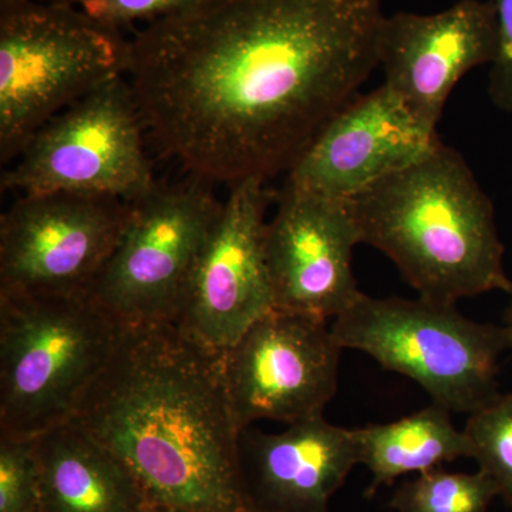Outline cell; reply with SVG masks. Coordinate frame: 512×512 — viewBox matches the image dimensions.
I'll list each match as a JSON object with an SVG mask.
<instances>
[{
  "label": "cell",
  "mask_w": 512,
  "mask_h": 512,
  "mask_svg": "<svg viewBox=\"0 0 512 512\" xmlns=\"http://www.w3.org/2000/svg\"><path fill=\"white\" fill-rule=\"evenodd\" d=\"M382 0H204L128 40L144 127L188 175L288 173L369 79Z\"/></svg>",
  "instance_id": "6da1fadb"
},
{
  "label": "cell",
  "mask_w": 512,
  "mask_h": 512,
  "mask_svg": "<svg viewBox=\"0 0 512 512\" xmlns=\"http://www.w3.org/2000/svg\"><path fill=\"white\" fill-rule=\"evenodd\" d=\"M72 421L133 471L153 504L255 512L222 352L177 326L124 330Z\"/></svg>",
  "instance_id": "7a4b0ae2"
},
{
  "label": "cell",
  "mask_w": 512,
  "mask_h": 512,
  "mask_svg": "<svg viewBox=\"0 0 512 512\" xmlns=\"http://www.w3.org/2000/svg\"><path fill=\"white\" fill-rule=\"evenodd\" d=\"M362 244L421 298L451 303L510 292L494 205L454 148L436 150L350 200Z\"/></svg>",
  "instance_id": "3957f363"
},
{
  "label": "cell",
  "mask_w": 512,
  "mask_h": 512,
  "mask_svg": "<svg viewBox=\"0 0 512 512\" xmlns=\"http://www.w3.org/2000/svg\"><path fill=\"white\" fill-rule=\"evenodd\" d=\"M123 335L89 296L0 293V437L72 421Z\"/></svg>",
  "instance_id": "277c9868"
},
{
  "label": "cell",
  "mask_w": 512,
  "mask_h": 512,
  "mask_svg": "<svg viewBox=\"0 0 512 512\" xmlns=\"http://www.w3.org/2000/svg\"><path fill=\"white\" fill-rule=\"evenodd\" d=\"M128 40L82 10L37 3L0 10V161L18 160L47 121L126 76Z\"/></svg>",
  "instance_id": "5b68a950"
},
{
  "label": "cell",
  "mask_w": 512,
  "mask_h": 512,
  "mask_svg": "<svg viewBox=\"0 0 512 512\" xmlns=\"http://www.w3.org/2000/svg\"><path fill=\"white\" fill-rule=\"evenodd\" d=\"M330 326L342 349L409 377L451 413L477 412L501 394L500 359L512 349L511 330L468 319L451 303L363 293Z\"/></svg>",
  "instance_id": "8992f818"
},
{
  "label": "cell",
  "mask_w": 512,
  "mask_h": 512,
  "mask_svg": "<svg viewBox=\"0 0 512 512\" xmlns=\"http://www.w3.org/2000/svg\"><path fill=\"white\" fill-rule=\"evenodd\" d=\"M211 187L190 175L133 202L126 231L87 295L121 329L174 325L220 217L222 202Z\"/></svg>",
  "instance_id": "52a82bcc"
},
{
  "label": "cell",
  "mask_w": 512,
  "mask_h": 512,
  "mask_svg": "<svg viewBox=\"0 0 512 512\" xmlns=\"http://www.w3.org/2000/svg\"><path fill=\"white\" fill-rule=\"evenodd\" d=\"M144 128L127 77H117L47 121L3 171L0 188L107 195L133 204L158 185Z\"/></svg>",
  "instance_id": "ba28073f"
},
{
  "label": "cell",
  "mask_w": 512,
  "mask_h": 512,
  "mask_svg": "<svg viewBox=\"0 0 512 512\" xmlns=\"http://www.w3.org/2000/svg\"><path fill=\"white\" fill-rule=\"evenodd\" d=\"M131 211L107 195H20L0 217V293L89 295Z\"/></svg>",
  "instance_id": "9c48e42d"
},
{
  "label": "cell",
  "mask_w": 512,
  "mask_h": 512,
  "mask_svg": "<svg viewBox=\"0 0 512 512\" xmlns=\"http://www.w3.org/2000/svg\"><path fill=\"white\" fill-rule=\"evenodd\" d=\"M342 350L328 320L276 309L256 320L222 352L239 429L264 419L291 426L323 416L338 392Z\"/></svg>",
  "instance_id": "30bf717a"
},
{
  "label": "cell",
  "mask_w": 512,
  "mask_h": 512,
  "mask_svg": "<svg viewBox=\"0 0 512 512\" xmlns=\"http://www.w3.org/2000/svg\"><path fill=\"white\" fill-rule=\"evenodd\" d=\"M275 197L262 178L229 185L174 323L205 348L225 352L275 311L265 255V215Z\"/></svg>",
  "instance_id": "8fae6325"
},
{
  "label": "cell",
  "mask_w": 512,
  "mask_h": 512,
  "mask_svg": "<svg viewBox=\"0 0 512 512\" xmlns=\"http://www.w3.org/2000/svg\"><path fill=\"white\" fill-rule=\"evenodd\" d=\"M275 202L265 255L276 311L339 318L363 296L353 272L362 239L352 204L286 184Z\"/></svg>",
  "instance_id": "7c38bea8"
},
{
  "label": "cell",
  "mask_w": 512,
  "mask_h": 512,
  "mask_svg": "<svg viewBox=\"0 0 512 512\" xmlns=\"http://www.w3.org/2000/svg\"><path fill=\"white\" fill-rule=\"evenodd\" d=\"M443 141L386 86L357 94L316 134L286 173L295 190L350 201Z\"/></svg>",
  "instance_id": "4fadbf2b"
},
{
  "label": "cell",
  "mask_w": 512,
  "mask_h": 512,
  "mask_svg": "<svg viewBox=\"0 0 512 512\" xmlns=\"http://www.w3.org/2000/svg\"><path fill=\"white\" fill-rule=\"evenodd\" d=\"M497 53V19L488 0H458L433 15L384 16L377 62L384 83L416 119L439 126L454 87Z\"/></svg>",
  "instance_id": "5bb4252c"
},
{
  "label": "cell",
  "mask_w": 512,
  "mask_h": 512,
  "mask_svg": "<svg viewBox=\"0 0 512 512\" xmlns=\"http://www.w3.org/2000/svg\"><path fill=\"white\" fill-rule=\"evenodd\" d=\"M242 466L255 512H330V498L359 463L353 429L325 416L282 433L244 431Z\"/></svg>",
  "instance_id": "9a60e30c"
},
{
  "label": "cell",
  "mask_w": 512,
  "mask_h": 512,
  "mask_svg": "<svg viewBox=\"0 0 512 512\" xmlns=\"http://www.w3.org/2000/svg\"><path fill=\"white\" fill-rule=\"evenodd\" d=\"M33 441L45 512H143L153 504L133 471L74 421Z\"/></svg>",
  "instance_id": "2e32d148"
},
{
  "label": "cell",
  "mask_w": 512,
  "mask_h": 512,
  "mask_svg": "<svg viewBox=\"0 0 512 512\" xmlns=\"http://www.w3.org/2000/svg\"><path fill=\"white\" fill-rule=\"evenodd\" d=\"M359 463L372 474L366 497L407 474H420L457 458L473 457L466 431L458 430L446 407L431 403L386 424L353 429Z\"/></svg>",
  "instance_id": "e0dca14e"
},
{
  "label": "cell",
  "mask_w": 512,
  "mask_h": 512,
  "mask_svg": "<svg viewBox=\"0 0 512 512\" xmlns=\"http://www.w3.org/2000/svg\"><path fill=\"white\" fill-rule=\"evenodd\" d=\"M495 497L497 485L484 471L450 473L436 467L404 481L389 505L396 512H488Z\"/></svg>",
  "instance_id": "ac0fdd59"
},
{
  "label": "cell",
  "mask_w": 512,
  "mask_h": 512,
  "mask_svg": "<svg viewBox=\"0 0 512 512\" xmlns=\"http://www.w3.org/2000/svg\"><path fill=\"white\" fill-rule=\"evenodd\" d=\"M464 431L478 470L494 481L498 497L512 508V393L471 413Z\"/></svg>",
  "instance_id": "d6986e66"
},
{
  "label": "cell",
  "mask_w": 512,
  "mask_h": 512,
  "mask_svg": "<svg viewBox=\"0 0 512 512\" xmlns=\"http://www.w3.org/2000/svg\"><path fill=\"white\" fill-rule=\"evenodd\" d=\"M0 512H45L33 440L0 437Z\"/></svg>",
  "instance_id": "ffe728a7"
},
{
  "label": "cell",
  "mask_w": 512,
  "mask_h": 512,
  "mask_svg": "<svg viewBox=\"0 0 512 512\" xmlns=\"http://www.w3.org/2000/svg\"><path fill=\"white\" fill-rule=\"evenodd\" d=\"M46 2L72 6L82 10L96 22L121 30L137 20H146L151 23L154 20L167 18L204 0H46Z\"/></svg>",
  "instance_id": "44dd1931"
},
{
  "label": "cell",
  "mask_w": 512,
  "mask_h": 512,
  "mask_svg": "<svg viewBox=\"0 0 512 512\" xmlns=\"http://www.w3.org/2000/svg\"><path fill=\"white\" fill-rule=\"evenodd\" d=\"M497 19V53L490 64L488 93L494 106L512 113V0H488Z\"/></svg>",
  "instance_id": "7402d4cb"
},
{
  "label": "cell",
  "mask_w": 512,
  "mask_h": 512,
  "mask_svg": "<svg viewBox=\"0 0 512 512\" xmlns=\"http://www.w3.org/2000/svg\"><path fill=\"white\" fill-rule=\"evenodd\" d=\"M143 512H192L187 510H181V508L167 507V505L151 504Z\"/></svg>",
  "instance_id": "603a6c76"
},
{
  "label": "cell",
  "mask_w": 512,
  "mask_h": 512,
  "mask_svg": "<svg viewBox=\"0 0 512 512\" xmlns=\"http://www.w3.org/2000/svg\"><path fill=\"white\" fill-rule=\"evenodd\" d=\"M30 0H0V10L16 8V6L25 5Z\"/></svg>",
  "instance_id": "cb8c5ba5"
},
{
  "label": "cell",
  "mask_w": 512,
  "mask_h": 512,
  "mask_svg": "<svg viewBox=\"0 0 512 512\" xmlns=\"http://www.w3.org/2000/svg\"><path fill=\"white\" fill-rule=\"evenodd\" d=\"M508 295H510V303H508L507 312H505V326H507L512 333V286Z\"/></svg>",
  "instance_id": "d4e9b609"
}]
</instances>
